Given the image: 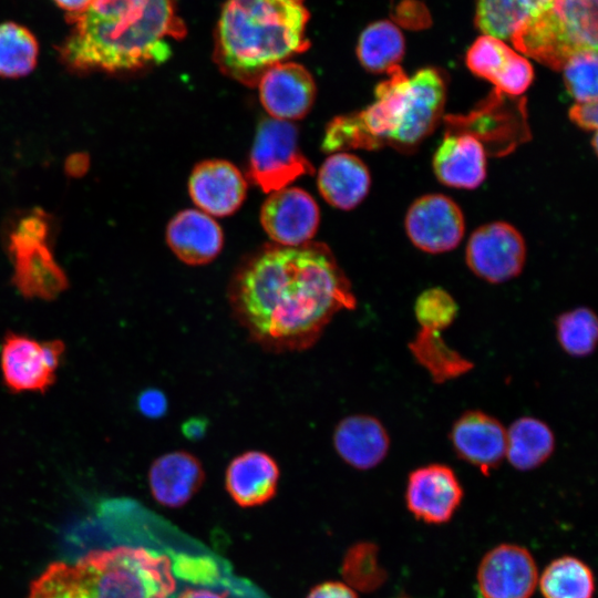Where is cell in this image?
I'll list each match as a JSON object with an SVG mask.
<instances>
[{"instance_id":"obj_1","label":"cell","mask_w":598,"mask_h":598,"mask_svg":"<svg viewBox=\"0 0 598 598\" xmlns=\"http://www.w3.org/2000/svg\"><path fill=\"white\" fill-rule=\"evenodd\" d=\"M228 301L249 339L278 354L310 349L340 311L357 307L331 250L313 243L252 257L231 279Z\"/></svg>"},{"instance_id":"obj_2","label":"cell","mask_w":598,"mask_h":598,"mask_svg":"<svg viewBox=\"0 0 598 598\" xmlns=\"http://www.w3.org/2000/svg\"><path fill=\"white\" fill-rule=\"evenodd\" d=\"M72 23L59 53L68 66L80 71L161 64L172 55L168 40L186 33L177 0H95Z\"/></svg>"},{"instance_id":"obj_3","label":"cell","mask_w":598,"mask_h":598,"mask_svg":"<svg viewBox=\"0 0 598 598\" xmlns=\"http://www.w3.org/2000/svg\"><path fill=\"white\" fill-rule=\"evenodd\" d=\"M388 74L377 86L371 105L331 121L323 150L372 148L382 144L410 147L434 130L446 100V84L439 71L425 68L408 76L395 66Z\"/></svg>"},{"instance_id":"obj_4","label":"cell","mask_w":598,"mask_h":598,"mask_svg":"<svg viewBox=\"0 0 598 598\" xmlns=\"http://www.w3.org/2000/svg\"><path fill=\"white\" fill-rule=\"evenodd\" d=\"M308 21L303 0H227L214 59L224 74L257 85L268 69L309 48Z\"/></svg>"},{"instance_id":"obj_5","label":"cell","mask_w":598,"mask_h":598,"mask_svg":"<svg viewBox=\"0 0 598 598\" xmlns=\"http://www.w3.org/2000/svg\"><path fill=\"white\" fill-rule=\"evenodd\" d=\"M175 589L168 556L116 546L74 563H52L31 584L27 598H169Z\"/></svg>"},{"instance_id":"obj_6","label":"cell","mask_w":598,"mask_h":598,"mask_svg":"<svg viewBox=\"0 0 598 598\" xmlns=\"http://www.w3.org/2000/svg\"><path fill=\"white\" fill-rule=\"evenodd\" d=\"M597 0H555L509 39L542 64L561 70L575 54L597 51Z\"/></svg>"},{"instance_id":"obj_7","label":"cell","mask_w":598,"mask_h":598,"mask_svg":"<svg viewBox=\"0 0 598 598\" xmlns=\"http://www.w3.org/2000/svg\"><path fill=\"white\" fill-rule=\"evenodd\" d=\"M49 226L41 213L20 220L11 236L13 282L27 298L51 300L68 286L66 277L45 244Z\"/></svg>"},{"instance_id":"obj_8","label":"cell","mask_w":598,"mask_h":598,"mask_svg":"<svg viewBox=\"0 0 598 598\" xmlns=\"http://www.w3.org/2000/svg\"><path fill=\"white\" fill-rule=\"evenodd\" d=\"M298 130L288 122L266 118L257 127L248 176L266 193L287 187L296 178L312 174L311 163L298 143Z\"/></svg>"},{"instance_id":"obj_9","label":"cell","mask_w":598,"mask_h":598,"mask_svg":"<svg viewBox=\"0 0 598 598\" xmlns=\"http://www.w3.org/2000/svg\"><path fill=\"white\" fill-rule=\"evenodd\" d=\"M64 349L61 340L40 342L8 332L0 352L4 384L14 393L45 392L55 382Z\"/></svg>"},{"instance_id":"obj_10","label":"cell","mask_w":598,"mask_h":598,"mask_svg":"<svg viewBox=\"0 0 598 598\" xmlns=\"http://www.w3.org/2000/svg\"><path fill=\"white\" fill-rule=\"evenodd\" d=\"M465 260L478 278L502 283L517 277L526 261V244L522 234L506 221L480 226L468 238Z\"/></svg>"},{"instance_id":"obj_11","label":"cell","mask_w":598,"mask_h":598,"mask_svg":"<svg viewBox=\"0 0 598 598\" xmlns=\"http://www.w3.org/2000/svg\"><path fill=\"white\" fill-rule=\"evenodd\" d=\"M405 231L411 243L429 254H442L458 246L465 220L460 206L443 194H427L409 207Z\"/></svg>"},{"instance_id":"obj_12","label":"cell","mask_w":598,"mask_h":598,"mask_svg":"<svg viewBox=\"0 0 598 598\" xmlns=\"http://www.w3.org/2000/svg\"><path fill=\"white\" fill-rule=\"evenodd\" d=\"M538 571L530 553L518 545L502 544L491 549L477 569L483 598H530Z\"/></svg>"},{"instance_id":"obj_13","label":"cell","mask_w":598,"mask_h":598,"mask_svg":"<svg viewBox=\"0 0 598 598\" xmlns=\"http://www.w3.org/2000/svg\"><path fill=\"white\" fill-rule=\"evenodd\" d=\"M319 207L303 189L285 187L270 193L262 204L260 221L276 243L296 247L308 243L319 226Z\"/></svg>"},{"instance_id":"obj_14","label":"cell","mask_w":598,"mask_h":598,"mask_svg":"<svg viewBox=\"0 0 598 598\" xmlns=\"http://www.w3.org/2000/svg\"><path fill=\"white\" fill-rule=\"evenodd\" d=\"M463 488L455 472L444 464H429L408 477L405 502L409 511L430 524L447 522L460 506Z\"/></svg>"},{"instance_id":"obj_15","label":"cell","mask_w":598,"mask_h":598,"mask_svg":"<svg viewBox=\"0 0 598 598\" xmlns=\"http://www.w3.org/2000/svg\"><path fill=\"white\" fill-rule=\"evenodd\" d=\"M260 102L272 118L300 120L310 111L316 84L301 64L281 62L268 69L258 83Z\"/></svg>"},{"instance_id":"obj_16","label":"cell","mask_w":598,"mask_h":598,"mask_svg":"<svg viewBox=\"0 0 598 598\" xmlns=\"http://www.w3.org/2000/svg\"><path fill=\"white\" fill-rule=\"evenodd\" d=\"M448 436L455 454L484 475L505 458L506 429L483 411L464 412L453 423Z\"/></svg>"},{"instance_id":"obj_17","label":"cell","mask_w":598,"mask_h":598,"mask_svg":"<svg viewBox=\"0 0 598 598\" xmlns=\"http://www.w3.org/2000/svg\"><path fill=\"white\" fill-rule=\"evenodd\" d=\"M466 65L477 76L489 81L496 90L520 95L530 85L534 71L529 61L492 35L478 37L466 53Z\"/></svg>"},{"instance_id":"obj_18","label":"cell","mask_w":598,"mask_h":598,"mask_svg":"<svg viewBox=\"0 0 598 598\" xmlns=\"http://www.w3.org/2000/svg\"><path fill=\"white\" fill-rule=\"evenodd\" d=\"M188 190L202 212L209 216L225 217L234 214L243 204L247 182L230 162L207 159L192 171Z\"/></svg>"},{"instance_id":"obj_19","label":"cell","mask_w":598,"mask_h":598,"mask_svg":"<svg viewBox=\"0 0 598 598\" xmlns=\"http://www.w3.org/2000/svg\"><path fill=\"white\" fill-rule=\"evenodd\" d=\"M280 468L276 460L259 450L236 455L225 472V488L240 507L261 506L277 494Z\"/></svg>"},{"instance_id":"obj_20","label":"cell","mask_w":598,"mask_h":598,"mask_svg":"<svg viewBox=\"0 0 598 598\" xmlns=\"http://www.w3.org/2000/svg\"><path fill=\"white\" fill-rule=\"evenodd\" d=\"M205 470L190 452L176 450L153 461L148 470V485L154 499L168 508L187 504L202 488Z\"/></svg>"},{"instance_id":"obj_21","label":"cell","mask_w":598,"mask_h":598,"mask_svg":"<svg viewBox=\"0 0 598 598\" xmlns=\"http://www.w3.org/2000/svg\"><path fill=\"white\" fill-rule=\"evenodd\" d=\"M336 453L349 466L367 471L383 462L390 435L382 422L370 414H351L338 422L332 434Z\"/></svg>"},{"instance_id":"obj_22","label":"cell","mask_w":598,"mask_h":598,"mask_svg":"<svg viewBox=\"0 0 598 598\" xmlns=\"http://www.w3.org/2000/svg\"><path fill=\"white\" fill-rule=\"evenodd\" d=\"M166 241L183 262L202 266L213 261L223 248V231L206 213L185 209L167 225Z\"/></svg>"},{"instance_id":"obj_23","label":"cell","mask_w":598,"mask_h":598,"mask_svg":"<svg viewBox=\"0 0 598 598\" xmlns=\"http://www.w3.org/2000/svg\"><path fill=\"white\" fill-rule=\"evenodd\" d=\"M433 171L444 185L474 189L486 177V154L472 134H447L433 156Z\"/></svg>"},{"instance_id":"obj_24","label":"cell","mask_w":598,"mask_h":598,"mask_svg":"<svg viewBox=\"0 0 598 598\" xmlns=\"http://www.w3.org/2000/svg\"><path fill=\"white\" fill-rule=\"evenodd\" d=\"M371 185L370 172L362 159L349 153L329 156L318 173V188L331 206L350 210L368 195Z\"/></svg>"},{"instance_id":"obj_25","label":"cell","mask_w":598,"mask_h":598,"mask_svg":"<svg viewBox=\"0 0 598 598\" xmlns=\"http://www.w3.org/2000/svg\"><path fill=\"white\" fill-rule=\"evenodd\" d=\"M555 445V435L546 422L522 416L506 430L505 458L518 471H532L549 460Z\"/></svg>"},{"instance_id":"obj_26","label":"cell","mask_w":598,"mask_h":598,"mask_svg":"<svg viewBox=\"0 0 598 598\" xmlns=\"http://www.w3.org/2000/svg\"><path fill=\"white\" fill-rule=\"evenodd\" d=\"M409 349L437 384L462 377L474 367L473 362L447 346L441 331L420 328L410 341Z\"/></svg>"},{"instance_id":"obj_27","label":"cell","mask_w":598,"mask_h":598,"mask_svg":"<svg viewBox=\"0 0 598 598\" xmlns=\"http://www.w3.org/2000/svg\"><path fill=\"white\" fill-rule=\"evenodd\" d=\"M555 0H478L475 22L483 34L501 40L548 9Z\"/></svg>"},{"instance_id":"obj_28","label":"cell","mask_w":598,"mask_h":598,"mask_svg":"<svg viewBox=\"0 0 598 598\" xmlns=\"http://www.w3.org/2000/svg\"><path fill=\"white\" fill-rule=\"evenodd\" d=\"M405 42L400 29L389 20L369 24L361 33L357 54L364 69L389 73L404 55Z\"/></svg>"},{"instance_id":"obj_29","label":"cell","mask_w":598,"mask_h":598,"mask_svg":"<svg viewBox=\"0 0 598 598\" xmlns=\"http://www.w3.org/2000/svg\"><path fill=\"white\" fill-rule=\"evenodd\" d=\"M538 580L544 598H592L595 590L590 568L571 556L553 560Z\"/></svg>"},{"instance_id":"obj_30","label":"cell","mask_w":598,"mask_h":598,"mask_svg":"<svg viewBox=\"0 0 598 598\" xmlns=\"http://www.w3.org/2000/svg\"><path fill=\"white\" fill-rule=\"evenodd\" d=\"M39 43L33 33L16 22L0 23V76L22 78L38 62Z\"/></svg>"},{"instance_id":"obj_31","label":"cell","mask_w":598,"mask_h":598,"mask_svg":"<svg viewBox=\"0 0 598 598\" xmlns=\"http://www.w3.org/2000/svg\"><path fill=\"white\" fill-rule=\"evenodd\" d=\"M556 339L560 348L574 358L590 355L598 343V318L588 307H576L555 320Z\"/></svg>"},{"instance_id":"obj_32","label":"cell","mask_w":598,"mask_h":598,"mask_svg":"<svg viewBox=\"0 0 598 598\" xmlns=\"http://www.w3.org/2000/svg\"><path fill=\"white\" fill-rule=\"evenodd\" d=\"M348 584L362 591H372L385 580V571L378 561L377 546L360 543L349 548L342 565Z\"/></svg>"},{"instance_id":"obj_33","label":"cell","mask_w":598,"mask_h":598,"mask_svg":"<svg viewBox=\"0 0 598 598\" xmlns=\"http://www.w3.org/2000/svg\"><path fill=\"white\" fill-rule=\"evenodd\" d=\"M458 306L452 295L441 287L424 290L414 303L420 328L443 331L456 319Z\"/></svg>"},{"instance_id":"obj_34","label":"cell","mask_w":598,"mask_h":598,"mask_svg":"<svg viewBox=\"0 0 598 598\" xmlns=\"http://www.w3.org/2000/svg\"><path fill=\"white\" fill-rule=\"evenodd\" d=\"M561 70L566 89L576 102L597 100V51L573 55Z\"/></svg>"},{"instance_id":"obj_35","label":"cell","mask_w":598,"mask_h":598,"mask_svg":"<svg viewBox=\"0 0 598 598\" xmlns=\"http://www.w3.org/2000/svg\"><path fill=\"white\" fill-rule=\"evenodd\" d=\"M166 395L158 389H146L137 398L138 411L148 419L162 417L167 411Z\"/></svg>"},{"instance_id":"obj_36","label":"cell","mask_w":598,"mask_h":598,"mask_svg":"<svg viewBox=\"0 0 598 598\" xmlns=\"http://www.w3.org/2000/svg\"><path fill=\"white\" fill-rule=\"evenodd\" d=\"M570 120L584 130L597 128V100L576 102L569 110Z\"/></svg>"},{"instance_id":"obj_37","label":"cell","mask_w":598,"mask_h":598,"mask_svg":"<svg viewBox=\"0 0 598 598\" xmlns=\"http://www.w3.org/2000/svg\"><path fill=\"white\" fill-rule=\"evenodd\" d=\"M307 598H358L353 589L340 581H326L313 587Z\"/></svg>"},{"instance_id":"obj_38","label":"cell","mask_w":598,"mask_h":598,"mask_svg":"<svg viewBox=\"0 0 598 598\" xmlns=\"http://www.w3.org/2000/svg\"><path fill=\"white\" fill-rule=\"evenodd\" d=\"M61 9L66 12L69 22H73L83 14L95 0H53Z\"/></svg>"},{"instance_id":"obj_39","label":"cell","mask_w":598,"mask_h":598,"mask_svg":"<svg viewBox=\"0 0 598 598\" xmlns=\"http://www.w3.org/2000/svg\"><path fill=\"white\" fill-rule=\"evenodd\" d=\"M208 422L203 417H190L182 425V433L189 441L200 440L206 433Z\"/></svg>"},{"instance_id":"obj_40","label":"cell","mask_w":598,"mask_h":598,"mask_svg":"<svg viewBox=\"0 0 598 598\" xmlns=\"http://www.w3.org/2000/svg\"><path fill=\"white\" fill-rule=\"evenodd\" d=\"M177 598H226V596L208 589L189 588L184 590Z\"/></svg>"}]
</instances>
